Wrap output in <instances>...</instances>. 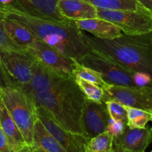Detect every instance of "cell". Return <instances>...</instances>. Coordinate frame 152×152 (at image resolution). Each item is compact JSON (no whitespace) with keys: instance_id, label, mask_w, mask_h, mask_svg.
I'll list each match as a JSON object with an SVG mask.
<instances>
[{"instance_id":"cell-1","label":"cell","mask_w":152,"mask_h":152,"mask_svg":"<svg viewBox=\"0 0 152 152\" xmlns=\"http://www.w3.org/2000/svg\"><path fill=\"white\" fill-rule=\"evenodd\" d=\"M0 14L19 22L37 39L77 61L88 52L82 38V31L76 27L74 22L66 24L45 20L9 6H0Z\"/></svg>"},{"instance_id":"cell-2","label":"cell","mask_w":152,"mask_h":152,"mask_svg":"<svg viewBox=\"0 0 152 152\" xmlns=\"http://www.w3.org/2000/svg\"><path fill=\"white\" fill-rule=\"evenodd\" d=\"M86 45L132 71L144 72L152 77V31L140 35L123 34L113 39H102L82 31Z\"/></svg>"},{"instance_id":"cell-3","label":"cell","mask_w":152,"mask_h":152,"mask_svg":"<svg viewBox=\"0 0 152 152\" xmlns=\"http://www.w3.org/2000/svg\"><path fill=\"white\" fill-rule=\"evenodd\" d=\"M29 97L35 105L45 108L62 129L86 136L81 117L86 97L74 79L54 90L34 94Z\"/></svg>"},{"instance_id":"cell-4","label":"cell","mask_w":152,"mask_h":152,"mask_svg":"<svg viewBox=\"0 0 152 152\" xmlns=\"http://www.w3.org/2000/svg\"><path fill=\"white\" fill-rule=\"evenodd\" d=\"M1 99L30 148L34 146V123L37 120L36 105L19 88L1 89Z\"/></svg>"},{"instance_id":"cell-5","label":"cell","mask_w":152,"mask_h":152,"mask_svg":"<svg viewBox=\"0 0 152 152\" xmlns=\"http://www.w3.org/2000/svg\"><path fill=\"white\" fill-rule=\"evenodd\" d=\"M80 65L88 67L101 74L108 84L112 86H136L133 80L135 71L128 69L108 57L89 50L86 55L77 60Z\"/></svg>"},{"instance_id":"cell-6","label":"cell","mask_w":152,"mask_h":152,"mask_svg":"<svg viewBox=\"0 0 152 152\" xmlns=\"http://www.w3.org/2000/svg\"><path fill=\"white\" fill-rule=\"evenodd\" d=\"M97 17L117 25L123 34L140 35L152 31V16L145 10H106L96 7Z\"/></svg>"},{"instance_id":"cell-7","label":"cell","mask_w":152,"mask_h":152,"mask_svg":"<svg viewBox=\"0 0 152 152\" xmlns=\"http://www.w3.org/2000/svg\"><path fill=\"white\" fill-rule=\"evenodd\" d=\"M0 62L16 88L31 82L37 59L28 51L0 52Z\"/></svg>"},{"instance_id":"cell-8","label":"cell","mask_w":152,"mask_h":152,"mask_svg":"<svg viewBox=\"0 0 152 152\" xmlns=\"http://www.w3.org/2000/svg\"><path fill=\"white\" fill-rule=\"evenodd\" d=\"M105 90V100L113 99L125 106L152 114V87L109 85Z\"/></svg>"},{"instance_id":"cell-9","label":"cell","mask_w":152,"mask_h":152,"mask_svg":"<svg viewBox=\"0 0 152 152\" xmlns=\"http://www.w3.org/2000/svg\"><path fill=\"white\" fill-rule=\"evenodd\" d=\"M27 51L37 60L50 67L59 74L75 79L74 70L77 60L61 52L40 39H37L27 48Z\"/></svg>"},{"instance_id":"cell-10","label":"cell","mask_w":152,"mask_h":152,"mask_svg":"<svg viewBox=\"0 0 152 152\" xmlns=\"http://www.w3.org/2000/svg\"><path fill=\"white\" fill-rule=\"evenodd\" d=\"M37 118L54 137L66 152H86L87 137L62 129L45 108L36 105Z\"/></svg>"},{"instance_id":"cell-11","label":"cell","mask_w":152,"mask_h":152,"mask_svg":"<svg viewBox=\"0 0 152 152\" xmlns=\"http://www.w3.org/2000/svg\"><path fill=\"white\" fill-rule=\"evenodd\" d=\"M110 118L105 102H97L86 98L83 104L81 123L88 139L106 132Z\"/></svg>"},{"instance_id":"cell-12","label":"cell","mask_w":152,"mask_h":152,"mask_svg":"<svg viewBox=\"0 0 152 152\" xmlns=\"http://www.w3.org/2000/svg\"><path fill=\"white\" fill-rule=\"evenodd\" d=\"M69 79L72 78L59 74L50 67L37 60L31 82L20 89L30 96L34 94L54 90L66 83Z\"/></svg>"},{"instance_id":"cell-13","label":"cell","mask_w":152,"mask_h":152,"mask_svg":"<svg viewBox=\"0 0 152 152\" xmlns=\"http://www.w3.org/2000/svg\"><path fill=\"white\" fill-rule=\"evenodd\" d=\"M58 1L59 0H11L10 4L7 6L45 20L66 24L74 22L61 14L57 7Z\"/></svg>"},{"instance_id":"cell-14","label":"cell","mask_w":152,"mask_h":152,"mask_svg":"<svg viewBox=\"0 0 152 152\" xmlns=\"http://www.w3.org/2000/svg\"><path fill=\"white\" fill-rule=\"evenodd\" d=\"M151 142V129H130L127 126L121 135L114 138L113 149L117 152H145Z\"/></svg>"},{"instance_id":"cell-15","label":"cell","mask_w":152,"mask_h":152,"mask_svg":"<svg viewBox=\"0 0 152 152\" xmlns=\"http://www.w3.org/2000/svg\"><path fill=\"white\" fill-rule=\"evenodd\" d=\"M0 128L7 137L10 148L13 152H30V147L25 142L20 131L0 99Z\"/></svg>"},{"instance_id":"cell-16","label":"cell","mask_w":152,"mask_h":152,"mask_svg":"<svg viewBox=\"0 0 152 152\" xmlns=\"http://www.w3.org/2000/svg\"><path fill=\"white\" fill-rule=\"evenodd\" d=\"M74 24L80 31H87L93 37L102 39L118 38L123 34L117 25L99 17L74 21Z\"/></svg>"},{"instance_id":"cell-17","label":"cell","mask_w":152,"mask_h":152,"mask_svg":"<svg viewBox=\"0 0 152 152\" xmlns=\"http://www.w3.org/2000/svg\"><path fill=\"white\" fill-rule=\"evenodd\" d=\"M57 7L62 16L74 22L97 17L96 7L84 0H59Z\"/></svg>"},{"instance_id":"cell-18","label":"cell","mask_w":152,"mask_h":152,"mask_svg":"<svg viewBox=\"0 0 152 152\" xmlns=\"http://www.w3.org/2000/svg\"><path fill=\"white\" fill-rule=\"evenodd\" d=\"M0 22L8 37L16 44L23 48L27 49V48L38 39L28 28L16 21L1 15Z\"/></svg>"},{"instance_id":"cell-19","label":"cell","mask_w":152,"mask_h":152,"mask_svg":"<svg viewBox=\"0 0 152 152\" xmlns=\"http://www.w3.org/2000/svg\"><path fill=\"white\" fill-rule=\"evenodd\" d=\"M33 142V147H39L47 152H66L38 118L34 123Z\"/></svg>"},{"instance_id":"cell-20","label":"cell","mask_w":152,"mask_h":152,"mask_svg":"<svg viewBox=\"0 0 152 152\" xmlns=\"http://www.w3.org/2000/svg\"><path fill=\"white\" fill-rule=\"evenodd\" d=\"M97 8L106 10H145L137 0H84ZM148 12V11H147Z\"/></svg>"},{"instance_id":"cell-21","label":"cell","mask_w":152,"mask_h":152,"mask_svg":"<svg viewBox=\"0 0 152 152\" xmlns=\"http://www.w3.org/2000/svg\"><path fill=\"white\" fill-rule=\"evenodd\" d=\"M113 144L114 137L106 131L88 139L86 145V152H111Z\"/></svg>"},{"instance_id":"cell-22","label":"cell","mask_w":152,"mask_h":152,"mask_svg":"<svg viewBox=\"0 0 152 152\" xmlns=\"http://www.w3.org/2000/svg\"><path fill=\"white\" fill-rule=\"evenodd\" d=\"M127 112V126L130 129H142L152 121V114L138 108L125 106Z\"/></svg>"},{"instance_id":"cell-23","label":"cell","mask_w":152,"mask_h":152,"mask_svg":"<svg viewBox=\"0 0 152 152\" xmlns=\"http://www.w3.org/2000/svg\"><path fill=\"white\" fill-rule=\"evenodd\" d=\"M75 83L83 91L87 99L94 102H101L105 100V90L96 84L75 77Z\"/></svg>"},{"instance_id":"cell-24","label":"cell","mask_w":152,"mask_h":152,"mask_svg":"<svg viewBox=\"0 0 152 152\" xmlns=\"http://www.w3.org/2000/svg\"><path fill=\"white\" fill-rule=\"evenodd\" d=\"M74 77L97 85L104 89L109 86V84L103 80L99 73L91 68L80 65L77 61L74 70Z\"/></svg>"},{"instance_id":"cell-25","label":"cell","mask_w":152,"mask_h":152,"mask_svg":"<svg viewBox=\"0 0 152 152\" xmlns=\"http://www.w3.org/2000/svg\"><path fill=\"white\" fill-rule=\"evenodd\" d=\"M105 103L111 120L114 121L120 120L127 123V112L124 105L113 99H108Z\"/></svg>"},{"instance_id":"cell-26","label":"cell","mask_w":152,"mask_h":152,"mask_svg":"<svg viewBox=\"0 0 152 152\" xmlns=\"http://www.w3.org/2000/svg\"><path fill=\"white\" fill-rule=\"evenodd\" d=\"M0 17H1V15H0ZM26 49L16 44L8 37L0 22V52L26 51Z\"/></svg>"},{"instance_id":"cell-27","label":"cell","mask_w":152,"mask_h":152,"mask_svg":"<svg viewBox=\"0 0 152 152\" xmlns=\"http://www.w3.org/2000/svg\"><path fill=\"white\" fill-rule=\"evenodd\" d=\"M127 128V123L123 121H114L111 119L109 124L108 126L107 132L111 135L114 138L119 137L124 132L126 129Z\"/></svg>"},{"instance_id":"cell-28","label":"cell","mask_w":152,"mask_h":152,"mask_svg":"<svg viewBox=\"0 0 152 152\" xmlns=\"http://www.w3.org/2000/svg\"><path fill=\"white\" fill-rule=\"evenodd\" d=\"M133 80L135 86L139 87H152V77L148 74L144 72H134Z\"/></svg>"},{"instance_id":"cell-29","label":"cell","mask_w":152,"mask_h":152,"mask_svg":"<svg viewBox=\"0 0 152 152\" xmlns=\"http://www.w3.org/2000/svg\"><path fill=\"white\" fill-rule=\"evenodd\" d=\"M0 87L1 89L4 88H16L13 80L10 78V77L4 71L1 62H0Z\"/></svg>"},{"instance_id":"cell-30","label":"cell","mask_w":152,"mask_h":152,"mask_svg":"<svg viewBox=\"0 0 152 152\" xmlns=\"http://www.w3.org/2000/svg\"><path fill=\"white\" fill-rule=\"evenodd\" d=\"M0 152H13L10 148L7 137L0 128Z\"/></svg>"},{"instance_id":"cell-31","label":"cell","mask_w":152,"mask_h":152,"mask_svg":"<svg viewBox=\"0 0 152 152\" xmlns=\"http://www.w3.org/2000/svg\"><path fill=\"white\" fill-rule=\"evenodd\" d=\"M152 16V0H137Z\"/></svg>"},{"instance_id":"cell-32","label":"cell","mask_w":152,"mask_h":152,"mask_svg":"<svg viewBox=\"0 0 152 152\" xmlns=\"http://www.w3.org/2000/svg\"><path fill=\"white\" fill-rule=\"evenodd\" d=\"M30 152H47L44 151L43 149H42L39 147H33L30 149Z\"/></svg>"},{"instance_id":"cell-33","label":"cell","mask_w":152,"mask_h":152,"mask_svg":"<svg viewBox=\"0 0 152 152\" xmlns=\"http://www.w3.org/2000/svg\"><path fill=\"white\" fill-rule=\"evenodd\" d=\"M1 98V87H0V99Z\"/></svg>"},{"instance_id":"cell-34","label":"cell","mask_w":152,"mask_h":152,"mask_svg":"<svg viewBox=\"0 0 152 152\" xmlns=\"http://www.w3.org/2000/svg\"><path fill=\"white\" fill-rule=\"evenodd\" d=\"M111 152H117V151H115V150H114V149H113V151H111Z\"/></svg>"},{"instance_id":"cell-35","label":"cell","mask_w":152,"mask_h":152,"mask_svg":"<svg viewBox=\"0 0 152 152\" xmlns=\"http://www.w3.org/2000/svg\"><path fill=\"white\" fill-rule=\"evenodd\" d=\"M151 131H152V127H151Z\"/></svg>"},{"instance_id":"cell-36","label":"cell","mask_w":152,"mask_h":152,"mask_svg":"<svg viewBox=\"0 0 152 152\" xmlns=\"http://www.w3.org/2000/svg\"><path fill=\"white\" fill-rule=\"evenodd\" d=\"M151 152H152V150H151Z\"/></svg>"}]
</instances>
